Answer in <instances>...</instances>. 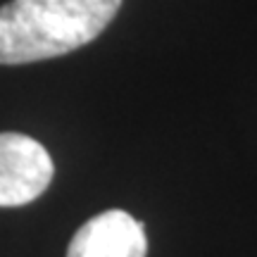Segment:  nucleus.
Segmentation results:
<instances>
[{
    "instance_id": "1",
    "label": "nucleus",
    "mask_w": 257,
    "mask_h": 257,
    "mask_svg": "<svg viewBox=\"0 0 257 257\" xmlns=\"http://www.w3.org/2000/svg\"><path fill=\"white\" fill-rule=\"evenodd\" d=\"M121 0H10L0 8V64H29L91 43Z\"/></svg>"
},
{
    "instance_id": "3",
    "label": "nucleus",
    "mask_w": 257,
    "mask_h": 257,
    "mask_svg": "<svg viewBox=\"0 0 257 257\" xmlns=\"http://www.w3.org/2000/svg\"><path fill=\"white\" fill-rule=\"evenodd\" d=\"M143 221L124 210L100 212L74 233L67 257H146Z\"/></svg>"
},
{
    "instance_id": "2",
    "label": "nucleus",
    "mask_w": 257,
    "mask_h": 257,
    "mask_svg": "<svg viewBox=\"0 0 257 257\" xmlns=\"http://www.w3.org/2000/svg\"><path fill=\"white\" fill-rule=\"evenodd\" d=\"M55 174V165L38 141L24 134H0V207L36 200Z\"/></svg>"
}]
</instances>
